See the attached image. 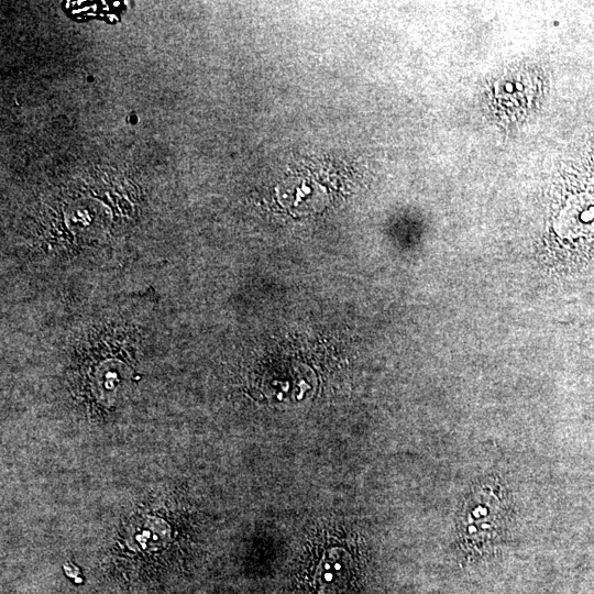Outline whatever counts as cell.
Segmentation results:
<instances>
[{"instance_id":"obj_1","label":"cell","mask_w":594,"mask_h":594,"mask_svg":"<svg viewBox=\"0 0 594 594\" xmlns=\"http://www.w3.org/2000/svg\"><path fill=\"white\" fill-rule=\"evenodd\" d=\"M481 494L483 497V493ZM491 494V492L487 494V501L482 498V504H475V507L472 505L463 521L464 527L461 536L463 544L474 550L494 542V529L502 532L503 520L501 518L488 519L493 516V512L490 510L493 503L488 502Z\"/></svg>"}]
</instances>
